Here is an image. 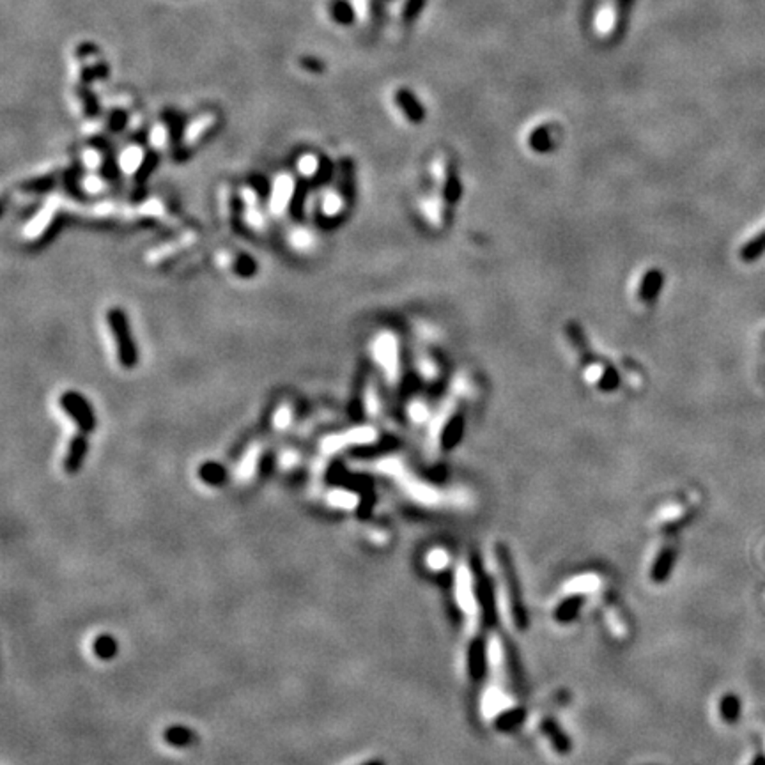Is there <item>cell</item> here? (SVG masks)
Returning <instances> with one entry per match:
<instances>
[{
    "mask_svg": "<svg viewBox=\"0 0 765 765\" xmlns=\"http://www.w3.org/2000/svg\"><path fill=\"white\" fill-rule=\"evenodd\" d=\"M540 730H542V734L546 735L547 741L551 742V746H553V749L558 753V755L567 756L569 753L572 751L571 737L562 730V726L558 724L557 719H553V717H546V719L540 723Z\"/></svg>",
    "mask_w": 765,
    "mask_h": 765,
    "instance_id": "cell-8",
    "label": "cell"
},
{
    "mask_svg": "<svg viewBox=\"0 0 765 765\" xmlns=\"http://www.w3.org/2000/svg\"><path fill=\"white\" fill-rule=\"evenodd\" d=\"M675 562H677L675 549H672V547H664V549L657 554L656 560H654L652 569H650V579L657 584L667 583V581L669 579V576H672L673 567H675Z\"/></svg>",
    "mask_w": 765,
    "mask_h": 765,
    "instance_id": "cell-10",
    "label": "cell"
},
{
    "mask_svg": "<svg viewBox=\"0 0 765 765\" xmlns=\"http://www.w3.org/2000/svg\"><path fill=\"white\" fill-rule=\"evenodd\" d=\"M487 642L482 636H477L470 642L466 650V669L473 682H482L487 675Z\"/></svg>",
    "mask_w": 765,
    "mask_h": 765,
    "instance_id": "cell-5",
    "label": "cell"
},
{
    "mask_svg": "<svg viewBox=\"0 0 765 765\" xmlns=\"http://www.w3.org/2000/svg\"><path fill=\"white\" fill-rule=\"evenodd\" d=\"M503 656H505V664H507V672H509V677H510V682H512L514 686H520V684L523 682L521 661H520V656H517L516 647H514L509 639H503Z\"/></svg>",
    "mask_w": 765,
    "mask_h": 765,
    "instance_id": "cell-15",
    "label": "cell"
},
{
    "mask_svg": "<svg viewBox=\"0 0 765 765\" xmlns=\"http://www.w3.org/2000/svg\"><path fill=\"white\" fill-rule=\"evenodd\" d=\"M106 323H108L110 333L116 340L117 360L123 367L131 369L137 363V345L133 342L126 314L121 308H110L106 314Z\"/></svg>",
    "mask_w": 765,
    "mask_h": 765,
    "instance_id": "cell-3",
    "label": "cell"
},
{
    "mask_svg": "<svg viewBox=\"0 0 765 765\" xmlns=\"http://www.w3.org/2000/svg\"><path fill=\"white\" fill-rule=\"evenodd\" d=\"M296 183L290 176H280L273 181L270 191V211L273 215H282V211H285L294 201V195H296Z\"/></svg>",
    "mask_w": 765,
    "mask_h": 765,
    "instance_id": "cell-6",
    "label": "cell"
},
{
    "mask_svg": "<svg viewBox=\"0 0 765 765\" xmlns=\"http://www.w3.org/2000/svg\"><path fill=\"white\" fill-rule=\"evenodd\" d=\"M584 604V597L581 594H572L569 597H565L564 601H560V604L554 608V620L558 624H571L579 617L581 608Z\"/></svg>",
    "mask_w": 765,
    "mask_h": 765,
    "instance_id": "cell-11",
    "label": "cell"
},
{
    "mask_svg": "<svg viewBox=\"0 0 765 765\" xmlns=\"http://www.w3.org/2000/svg\"><path fill=\"white\" fill-rule=\"evenodd\" d=\"M422 7H424V0H406V2L402 4V11H400V16H402L404 21H413L415 18L420 14Z\"/></svg>",
    "mask_w": 765,
    "mask_h": 765,
    "instance_id": "cell-29",
    "label": "cell"
},
{
    "mask_svg": "<svg viewBox=\"0 0 765 765\" xmlns=\"http://www.w3.org/2000/svg\"><path fill=\"white\" fill-rule=\"evenodd\" d=\"M751 765H765V755H762V753H759V755L755 756V760H753Z\"/></svg>",
    "mask_w": 765,
    "mask_h": 765,
    "instance_id": "cell-34",
    "label": "cell"
},
{
    "mask_svg": "<svg viewBox=\"0 0 765 765\" xmlns=\"http://www.w3.org/2000/svg\"><path fill=\"white\" fill-rule=\"evenodd\" d=\"M615 11L612 9V7H604V9L601 11V14H599L597 18V27L601 32H609L613 29V25H615Z\"/></svg>",
    "mask_w": 765,
    "mask_h": 765,
    "instance_id": "cell-30",
    "label": "cell"
},
{
    "mask_svg": "<svg viewBox=\"0 0 765 765\" xmlns=\"http://www.w3.org/2000/svg\"><path fill=\"white\" fill-rule=\"evenodd\" d=\"M393 101L399 106L402 116L411 123H420L424 119V106L417 99V96L407 89H399L393 94Z\"/></svg>",
    "mask_w": 765,
    "mask_h": 765,
    "instance_id": "cell-9",
    "label": "cell"
},
{
    "mask_svg": "<svg viewBox=\"0 0 765 765\" xmlns=\"http://www.w3.org/2000/svg\"><path fill=\"white\" fill-rule=\"evenodd\" d=\"M462 436V420L461 418H452L447 425H445L443 432H441V447L445 450H450V448L457 447V443L461 441Z\"/></svg>",
    "mask_w": 765,
    "mask_h": 765,
    "instance_id": "cell-20",
    "label": "cell"
},
{
    "mask_svg": "<svg viewBox=\"0 0 765 765\" xmlns=\"http://www.w3.org/2000/svg\"><path fill=\"white\" fill-rule=\"evenodd\" d=\"M330 18L340 27H351L356 21V9L349 0H332L328 4Z\"/></svg>",
    "mask_w": 765,
    "mask_h": 765,
    "instance_id": "cell-13",
    "label": "cell"
},
{
    "mask_svg": "<svg viewBox=\"0 0 765 765\" xmlns=\"http://www.w3.org/2000/svg\"><path fill=\"white\" fill-rule=\"evenodd\" d=\"M128 121H130V116H128L126 110L112 108L108 113V119H106V128L117 133V131H123L126 128Z\"/></svg>",
    "mask_w": 765,
    "mask_h": 765,
    "instance_id": "cell-26",
    "label": "cell"
},
{
    "mask_svg": "<svg viewBox=\"0 0 765 765\" xmlns=\"http://www.w3.org/2000/svg\"><path fill=\"white\" fill-rule=\"evenodd\" d=\"M78 185H80V188L86 191V193L99 195L106 190V185H108V183H106V179L103 178V176L91 174V176H83V178L78 181Z\"/></svg>",
    "mask_w": 765,
    "mask_h": 765,
    "instance_id": "cell-24",
    "label": "cell"
},
{
    "mask_svg": "<svg viewBox=\"0 0 765 765\" xmlns=\"http://www.w3.org/2000/svg\"><path fill=\"white\" fill-rule=\"evenodd\" d=\"M526 716H528V712H526L525 707H510L495 717L492 726H495V730L502 731V734H509V731L517 730L525 723Z\"/></svg>",
    "mask_w": 765,
    "mask_h": 765,
    "instance_id": "cell-12",
    "label": "cell"
},
{
    "mask_svg": "<svg viewBox=\"0 0 765 765\" xmlns=\"http://www.w3.org/2000/svg\"><path fill=\"white\" fill-rule=\"evenodd\" d=\"M289 241L296 250H305V248H308V246H312V243H314V236L305 229H294L293 234H290Z\"/></svg>",
    "mask_w": 765,
    "mask_h": 765,
    "instance_id": "cell-28",
    "label": "cell"
},
{
    "mask_svg": "<svg viewBox=\"0 0 765 765\" xmlns=\"http://www.w3.org/2000/svg\"><path fill=\"white\" fill-rule=\"evenodd\" d=\"M87 450H89V441H87L86 432L76 434L71 441H69L68 454L64 457V472L68 475H75L82 470L83 461L87 457Z\"/></svg>",
    "mask_w": 765,
    "mask_h": 765,
    "instance_id": "cell-7",
    "label": "cell"
},
{
    "mask_svg": "<svg viewBox=\"0 0 765 765\" xmlns=\"http://www.w3.org/2000/svg\"><path fill=\"white\" fill-rule=\"evenodd\" d=\"M764 252H765V233L760 234V236H756L753 241H749L746 246H742L741 257H742V260H746V263H751V260L759 259Z\"/></svg>",
    "mask_w": 765,
    "mask_h": 765,
    "instance_id": "cell-25",
    "label": "cell"
},
{
    "mask_svg": "<svg viewBox=\"0 0 765 765\" xmlns=\"http://www.w3.org/2000/svg\"><path fill=\"white\" fill-rule=\"evenodd\" d=\"M163 739L167 744L174 746V748H188L190 744L195 742V734L190 728L176 724V726H168L163 731Z\"/></svg>",
    "mask_w": 765,
    "mask_h": 765,
    "instance_id": "cell-17",
    "label": "cell"
},
{
    "mask_svg": "<svg viewBox=\"0 0 765 765\" xmlns=\"http://www.w3.org/2000/svg\"><path fill=\"white\" fill-rule=\"evenodd\" d=\"M470 567H472L473 594H475L478 612H480L482 625L485 629H496V625H498V602H496L495 581H492V577L484 569V564L477 557L470 560Z\"/></svg>",
    "mask_w": 765,
    "mask_h": 765,
    "instance_id": "cell-2",
    "label": "cell"
},
{
    "mask_svg": "<svg viewBox=\"0 0 765 765\" xmlns=\"http://www.w3.org/2000/svg\"><path fill=\"white\" fill-rule=\"evenodd\" d=\"M96 80H98V76H96L94 66L82 64V68H80V83H83V86H91V83L96 82Z\"/></svg>",
    "mask_w": 765,
    "mask_h": 765,
    "instance_id": "cell-32",
    "label": "cell"
},
{
    "mask_svg": "<svg viewBox=\"0 0 765 765\" xmlns=\"http://www.w3.org/2000/svg\"><path fill=\"white\" fill-rule=\"evenodd\" d=\"M198 473H201L202 480L209 485H222L227 477L226 470H223L220 465H216V462H206Z\"/></svg>",
    "mask_w": 765,
    "mask_h": 765,
    "instance_id": "cell-22",
    "label": "cell"
},
{
    "mask_svg": "<svg viewBox=\"0 0 765 765\" xmlns=\"http://www.w3.org/2000/svg\"><path fill=\"white\" fill-rule=\"evenodd\" d=\"M76 93H78L80 103H82L83 116L89 117V119H93V117L99 116V112H101V105H99L98 96H96L93 91H91V87L83 86V83H80L78 89H76Z\"/></svg>",
    "mask_w": 765,
    "mask_h": 765,
    "instance_id": "cell-19",
    "label": "cell"
},
{
    "mask_svg": "<svg viewBox=\"0 0 765 765\" xmlns=\"http://www.w3.org/2000/svg\"><path fill=\"white\" fill-rule=\"evenodd\" d=\"M93 650L96 657H99V659L103 661H110L117 656L119 645H117L116 638H112L110 634H99L98 638L94 639Z\"/></svg>",
    "mask_w": 765,
    "mask_h": 765,
    "instance_id": "cell-18",
    "label": "cell"
},
{
    "mask_svg": "<svg viewBox=\"0 0 765 765\" xmlns=\"http://www.w3.org/2000/svg\"><path fill=\"white\" fill-rule=\"evenodd\" d=\"M661 289V277L659 273H656V271H650L649 275H645V278L642 280V285H639V300L643 301H652L656 300L657 293H659Z\"/></svg>",
    "mask_w": 765,
    "mask_h": 765,
    "instance_id": "cell-21",
    "label": "cell"
},
{
    "mask_svg": "<svg viewBox=\"0 0 765 765\" xmlns=\"http://www.w3.org/2000/svg\"><path fill=\"white\" fill-rule=\"evenodd\" d=\"M495 557H496V560H498L500 572H502L503 584H505L507 599H509L510 617H512L514 625H516L517 631H521V632L528 631V627H530L528 609H526L523 588H521L520 576H517L512 554H510L509 547H507L505 544L498 542L495 546Z\"/></svg>",
    "mask_w": 765,
    "mask_h": 765,
    "instance_id": "cell-1",
    "label": "cell"
},
{
    "mask_svg": "<svg viewBox=\"0 0 765 765\" xmlns=\"http://www.w3.org/2000/svg\"><path fill=\"white\" fill-rule=\"evenodd\" d=\"M362 765H386V764L382 762V760H369V762H365Z\"/></svg>",
    "mask_w": 765,
    "mask_h": 765,
    "instance_id": "cell-35",
    "label": "cell"
},
{
    "mask_svg": "<svg viewBox=\"0 0 765 765\" xmlns=\"http://www.w3.org/2000/svg\"><path fill=\"white\" fill-rule=\"evenodd\" d=\"M298 64L301 69H305L307 73H314V75H323L326 71V64L319 57L314 55H301L298 59Z\"/></svg>",
    "mask_w": 765,
    "mask_h": 765,
    "instance_id": "cell-27",
    "label": "cell"
},
{
    "mask_svg": "<svg viewBox=\"0 0 765 765\" xmlns=\"http://www.w3.org/2000/svg\"><path fill=\"white\" fill-rule=\"evenodd\" d=\"M54 211L55 209L51 208V206H48V208L43 209V211H39V215H36L34 220H32V222L27 226V229H25L27 236H39L43 230L48 229V223H50L51 216H54Z\"/></svg>",
    "mask_w": 765,
    "mask_h": 765,
    "instance_id": "cell-23",
    "label": "cell"
},
{
    "mask_svg": "<svg viewBox=\"0 0 765 765\" xmlns=\"http://www.w3.org/2000/svg\"><path fill=\"white\" fill-rule=\"evenodd\" d=\"M98 54H99V46L93 41H83L75 48V57L78 59V61H86V59L94 57V55H98Z\"/></svg>",
    "mask_w": 765,
    "mask_h": 765,
    "instance_id": "cell-31",
    "label": "cell"
},
{
    "mask_svg": "<svg viewBox=\"0 0 765 765\" xmlns=\"http://www.w3.org/2000/svg\"><path fill=\"white\" fill-rule=\"evenodd\" d=\"M742 712V704L741 698L734 693H726L724 696H721L719 700V716L721 719H724L726 723L734 724L735 721H739Z\"/></svg>",
    "mask_w": 765,
    "mask_h": 765,
    "instance_id": "cell-16",
    "label": "cell"
},
{
    "mask_svg": "<svg viewBox=\"0 0 765 765\" xmlns=\"http://www.w3.org/2000/svg\"><path fill=\"white\" fill-rule=\"evenodd\" d=\"M345 197L340 190H328L319 201V215L323 218H337L344 211Z\"/></svg>",
    "mask_w": 765,
    "mask_h": 765,
    "instance_id": "cell-14",
    "label": "cell"
},
{
    "mask_svg": "<svg viewBox=\"0 0 765 765\" xmlns=\"http://www.w3.org/2000/svg\"><path fill=\"white\" fill-rule=\"evenodd\" d=\"M59 404L82 432H93L96 427V417L93 407L87 402V399H83V395H80L78 392H64L59 399Z\"/></svg>",
    "mask_w": 765,
    "mask_h": 765,
    "instance_id": "cell-4",
    "label": "cell"
},
{
    "mask_svg": "<svg viewBox=\"0 0 765 765\" xmlns=\"http://www.w3.org/2000/svg\"><path fill=\"white\" fill-rule=\"evenodd\" d=\"M94 71H96V76H98V80H106L110 76V66L108 62L105 61H98L94 62Z\"/></svg>",
    "mask_w": 765,
    "mask_h": 765,
    "instance_id": "cell-33",
    "label": "cell"
}]
</instances>
